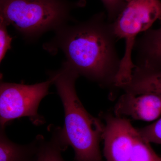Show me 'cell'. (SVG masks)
<instances>
[{"label": "cell", "instance_id": "4", "mask_svg": "<svg viewBox=\"0 0 161 161\" xmlns=\"http://www.w3.org/2000/svg\"><path fill=\"white\" fill-rule=\"evenodd\" d=\"M161 20V0H131L113 22L118 39H124L125 53L117 75V86L128 83L132 78L135 63L132 60L137 36L146 32L155 21Z\"/></svg>", "mask_w": 161, "mask_h": 161}, {"label": "cell", "instance_id": "9", "mask_svg": "<svg viewBox=\"0 0 161 161\" xmlns=\"http://www.w3.org/2000/svg\"><path fill=\"white\" fill-rule=\"evenodd\" d=\"M119 89L125 93L140 95L153 93L161 95V69L143 70L134 68L131 80Z\"/></svg>", "mask_w": 161, "mask_h": 161}, {"label": "cell", "instance_id": "1", "mask_svg": "<svg viewBox=\"0 0 161 161\" xmlns=\"http://www.w3.org/2000/svg\"><path fill=\"white\" fill-rule=\"evenodd\" d=\"M118 40L113 23L100 12L86 21L59 28L43 47L51 53L61 51L65 62L79 76L102 87L116 89L121 60L116 48Z\"/></svg>", "mask_w": 161, "mask_h": 161}, {"label": "cell", "instance_id": "14", "mask_svg": "<svg viewBox=\"0 0 161 161\" xmlns=\"http://www.w3.org/2000/svg\"><path fill=\"white\" fill-rule=\"evenodd\" d=\"M107 11L108 20L113 23L126 6L127 0H101Z\"/></svg>", "mask_w": 161, "mask_h": 161}, {"label": "cell", "instance_id": "8", "mask_svg": "<svg viewBox=\"0 0 161 161\" xmlns=\"http://www.w3.org/2000/svg\"><path fill=\"white\" fill-rule=\"evenodd\" d=\"M134 50L136 52V68L161 69V29L150 28L145 32L136 39Z\"/></svg>", "mask_w": 161, "mask_h": 161}, {"label": "cell", "instance_id": "7", "mask_svg": "<svg viewBox=\"0 0 161 161\" xmlns=\"http://www.w3.org/2000/svg\"><path fill=\"white\" fill-rule=\"evenodd\" d=\"M113 111V114L119 117L128 116L135 120L151 121L161 115V95L125 93L119 98Z\"/></svg>", "mask_w": 161, "mask_h": 161}, {"label": "cell", "instance_id": "6", "mask_svg": "<svg viewBox=\"0 0 161 161\" xmlns=\"http://www.w3.org/2000/svg\"><path fill=\"white\" fill-rule=\"evenodd\" d=\"M102 117L105 121L103 153L107 161H130L137 129L125 117L109 113Z\"/></svg>", "mask_w": 161, "mask_h": 161}, {"label": "cell", "instance_id": "2", "mask_svg": "<svg viewBox=\"0 0 161 161\" xmlns=\"http://www.w3.org/2000/svg\"><path fill=\"white\" fill-rule=\"evenodd\" d=\"M57 88L64 112L62 133L74 149L75 161H105L100 150L105 123L86 110L78 98L75 82L80 76L65 61L60 69L48 72Z\"/></svg>", "mask_w": 161, "mask_h": 161}, {"label": "cell", "instance_id": "17", "mask_svg": "<svg viewBox=\"0 0 161 161\" xmlns=\"http://www.w3.org/2000/svg\"><path fill=\"white\" fill-rule=\"evenodd\" d=\"M159 28H160V29H161V25L160 27Z\"/></svg>", "mask_w": 161, "mask_h": 161}, {"label": "cell", "instance_id": "3", "mask_svg": "<svg viewBox=\"0 0 161 161\" xmlns=\"http://www.w3.org/2000/svg\"><path fill=\"white\" fill-rule=\"evenodd\" d=\"M71 7L65 0H0V19L32 42L74 21Z\"/></svg>", "mask_w": 161, "mask_h": 161}, {"label": "cell", "instance_id": "15", "mask_svg": "<svg viewBox=\"0 0 161 161\" xmlns=\"http://www.w3.org/2000/svg\"><path fill=\"white\" fill-rule=\"evenodd\" d=\"M8 25L2 19H0V61H3L6 53L11 49L12 38L9 35Z\"/></svg>", "mask_w": 161, "mask_h": 161}, {"label": "cell", "instance_id": "16", "mask_svg": "<svg viewBox=\"0 0 161 161\" xmlns=\"http://www.w3.org/2000/svg\"><path fill=\"white\" fill-rule=\"evenodd\" d=\"M130 1H131V0H127V3H129V2H130Z\"/></svg>", "mask_w": 161, "mask_h": 161}, {"label": "cell", "instance_id": "10", "mask_svg": "<svg viewBox=\"0 0 161 161\" xmlns=\"http://www.w3.org/2000/svg\"><path fill=\"white\" fill-rule=\"evenodd\" d=\"M36 139L37 147L33 161H65L62 153L69 146L64 137L61 128L57 127L53 130L49 139L43 135H38Z\"/></svg>", "mask_w": 161, "mask_h": 161}, {"label": "cell", "instance_id": "12", "mask_svg": "<svg viewBox=\"0 0 161 161\" xmlns=\"http://www.w3.org/2000/svg\"><path fill=\"white\" fill-rule=\"evenodd\" d=\"M130 161H161V157L154 152L150 143L139 134L137 130Z\"/></svg>", "mask_w": 161, "mask_h": 161}, {"label": "cell", "instance_id": "5", "mask_svg": "<svg viewBox=\"0 0 161 161\" xmlns=\"http://www.w3.org/2000/svg\"><path fill=\"white\" fill-rule=\"evenodd\" d=\"M53 80L33 85L2 81L0 84V128L5 129L15 119L28 117L35 125H40L45 120L38 110L41 100L49 94Z\"/></svg>", "mask_w": 161, "mask_h": 161}, {"label": "cell", "instance_id": "13", "mask_svg": "<svg viewBox=\"0 0 161 161\" xmlns=\"http://www.w3.org/2000/svg\"><path fill=\"white\" fill-rule=\"evenodd\" d=\"M137 130L141 136L148 142L161 144V118Z\"/></svg>", "mask_w": 161, "mask_h": 161}, {"label": "cell", "instance_id": "11", "mask_svg": "<svg viewBox=\"0 0 161 161\" xmlns=\"http://www.w3.org/2000/svg\"><path fill=\"white\" fill-rule=\"evenodd\" d=\"M5 130L0 128V161H33L37 147L36 138L27 145H19L8 138Z\"/></svg>", "mask_w": 161, "mask_h": 161}]
</instances>
